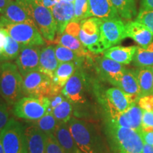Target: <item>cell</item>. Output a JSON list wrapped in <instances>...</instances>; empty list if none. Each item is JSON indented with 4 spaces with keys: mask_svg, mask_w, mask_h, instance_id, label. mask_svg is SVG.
I'll list each match as a JSON object with an SVG mask.
<instances>
[{
    "mask_svg": "<svg viewBox=\"0 0 153 153\" xmlns=\"http://www.w3.org/2000/svg\"><path fill=\"white\" fill-rule=\"evenodd\" d=\"M59 65L60 62L55 55V46L48 45L41 48L38 71L48 76L52 79Z\"/></svg>",
    "mask_w": 153,
    "mask_h": 153,
    "instance_id": "obj_20",
    "label": "cell"
},
{
    "mask_svg": "<svg viewBox=\"0 0 153 153\" xmlns=\"http://www.w3.org/2000/svg\"><path fill=\"white\" fill-rule=\"evenodd\" d=\"M55 48V55L60 63L62 62H74L78 66H82L85 61V57H79L74 51L70 49L62 46L56 45Z\"/></svg>",
    "mask_w": 153,
    "mask_h": 153,
    "instance_id": "obj_29",
    "label": "cell"
},
{
    "mask_svg": "<svg viewBox=\"0 0 153 153\" xmlns=\"http://www.w3.org/2000/svg\"><path fill=\"white\" fill-rule=\"evenodd\" d=\"M120 18L131 20L137 15L136 4L134 0H111Z\"/></svg>",
    "mask_w": 153,
    "mask_h": 153,
    "instance_id": "obj_28",
    "label": "cell"
},
{
    "mask_svg": "<svg viewBox=\"0 0 153 153\" xmlns=\"http://www.w3.org/2000/svg\"><path fill=\"white\" fill-rule=\"evenodd\" d=\"M133 61L138 68L153 67V41L146 47L137 46Z\"/></svg>",
    "mask_w": 153,
    "mask_h": 153,
    "instance_id": "obj_27",
    "label": "cell"
},
{
    "mask_svg": "<svg viewBox=\"0 0 153 153\" xmlns=\"http://www.w3.org/2000/svg\"><path fill=\"white\" fill-rule=\"evenodd\" d=\"M15 1L28 11L44 39L53 43L55 39L57 28L51 9L33 0Z\"/></svg>",
    "mask_w": 153,
    "mask_h": 153,
    "instance_id": "obj_3",
    "label": "cell"
},
{
    "mask_svg": "<svg viewBox=\"0 0 153 153\" xmlns=\"http://www.w3.org/2000/svg\"><path fill=\"white\" fill-rule=\"evenodd\" d=\"M137 46H113L104 52V56L119 62L128 65L133 60Z\"/></svg>",
    "mask_w": 153,
    "mask_h": 153,
    "instance_id": "obj_23",
    "label": "cell"
},
{
    "mask_svg": "<svg viewBox=\"0 0 153 153\" xmlns=\"http://www.w3.org/2000/svg\"><path fill=\"white\" fill-rule=\"evenodd\" d=\"M51 79L39 71L32 72L24 76L22 84L23 95L39 98L51 96Z\"/></svg>",
    "mask_w": 153,
    "mask_h": 153,
    "instance_id": "obj_9",
    "label": "cell"
},
{
    "mask_svg": "<svg viewBox=\"0 0 153 153\" xmlns=\"http://www.w3.org/2000/svg\"><path fill=\"white\" fill-rule=\"evenodd\" d=\"M50 104L51 99L47 97H22L14 105L13 113L19 118L35 121L46 114Z\"/></svg>",
    "mask_w": 153,
    "mask_h": 153,
    "instance_id": "obj_7",
    "label": "cell"
},
{
    "mask_svg": "<svg viewBox=\"0 0 153 153\" xmlns=\"http://www.w3.org/2000/svg\"><path fill=\"white\" fill-rule=\"evenodd\" d=\"M74 8V15L72 22L80 24L82 20L89 18V0H75Z\"/></svg>",
    "mask_w": 153,
    "mask_h": 153,
    "instance_id": "obj_34",
    "label": "cell"
},
{
    "mask_svg": "<svg viewBox=\"0 0 153 153\" xmlns=\"http://www.w3.org/2000/svg\"><path fill=\"white\" fill-rule=\"evenodd\" d=\"M115 86L119 88L124 92L131 95L137 96L140 98L141 97L140 88L135 71L126 69Z\"/></svg>",
    "mask_w": 153,
    "mask_h": 153,
    "instance_id": "obj_24",
    "label": "cell"
},
{
    "mask_svg": "<svg viewBox=\"0 0 153 153\" xmlns=\"http://www.w3.org/2000/svg\"><path fill=\"white\" fill-rule=\"evenodd\" d=\"M28 153H45L46 134L36 126H28L25 128Z\"/></svg>",
    "mask_w": 153,
    "mask_h": 153,
    "instance_id": "obj_17",
    "label": "cell"
},
{
    "mask_svg": "<svg viewBox=\"0 0 153 153\" xmlns=\"http://www.w3.org/2000/svg\"><path fill=\"white\" fill-rule=\"evenodd\" d=\"M135 21L145 25L153 33V9H140Z\"/></svg>",
    "mask_w": 153,
    "mask_h": 153,
    "instance_id": "obj_35",
    "label": "cell"
},
{
    "mask_svg": "<svg viewBox=\"0 0 153 153\" xmlns=\"http://www.w3.org/2000/svg\"><path fill=\"white\" fill-rule=\"evenodd\" d=\"M46 139L45 153H63L54 134H48Z\"/></svg>",
    "mask_w": 153,
    "mask_h": 153,
    "instance_id": "obj_36",
    "label": "cell"
},
{
    "mask_svg": "<svg viewBox=\"0 0 153 153\" xmlns=\"http://www.w3.org/2000/svg\"><path fill=\"white\" fill-rule=\"evenodd\" d=\"M142 131H153V111L143 110Z\"/></svg>",
    "mask_w": 153,
    "mask_h": 153,
    "instance_id": "obj_37",
    "label": "cell"
},
{
    "mask_svg": "<svg viewBox=\"0 0 153 153\" xmlns=\"http://www.w3.org/2000/svg\"><path fill=\"white\" fill-rule=\"evenodd\" d=\"M61 1H67V2H71V3H73V1L74 2V1H75V0H61Z\"/></svg>",
    "mask_w": 153,
    "mask_h": 153,
    "instance_id": "obj_50",
    "label": "cell"
},
{
    "mask_svg": "<svg viewBox=\"0 0 153 153\" xmlns=\"http://www.w3.org/2000/svg\"><path fill=\"white\" fill-rule=\"evenodd\" d=\"M23 79L16 65L0 61V95L9 106L22 98Z\"/></svg>",
    "mask_w": 153,
    "mask_h": 153,
    "instance_id": "obj_2",
    "label": "cell"
},
{
    "mask_svg": "<svg viewBox=\"0 0 153 153\" xmlns=\"http://www.w3.org/2000/svg\"><path fill=\"white\" fill-rule=\"evenodd\" d=\"M21 51V44L13 39L10 36H7V41L2 53L4 61L15 60L18 57Z\"/></svg>",
    "mask_w": 153,
    "mask_h": 153,
    "instance_id": "obj_32",
    "label": "cell"
},
{
    "mask_svg": "<svg viewBox=\"0 0 153 153\" xmlns=\"http://www.w3.org/2000/svg\"><path fill=\"white\" fill-rule=\"evenodd\" d=\"M137 105L143 110L153 111V94H152L141 97L138 99Z\"/></svg>",
    "mask_w": 153,
    "mask_h": 153,
    "instance_id": "obj_38",
    "label": "cell"
},
{
    "mask_svg": "<svg viewBox=\"0 0 153 153\" xmlns=\"http://www.w3.org/2000/svg\"><path fill=\"white\" fill-rule=\"evenodd\" d=\"M65 31V33L78 38L80 31V24L77 22H70L66 26Z\"/></svg>",
    "mask_w": 153,
    "mask_h": 153,
    "instance_id": "obj_40",
    "label": "cell"
},
{
    "mask_svg": "<svg viewBox=\"0 0 153 153\" xmlns=\"http://www.w3.org/2000/svg\"><path fill=\"white\" fill-rule=\"evenodd\" d=\"M52 98L50 99H51V104H50L49 108L48 109L47 111L51 112V111L54 109L55 107L58 106L59 104H61L63 101L65 100L66 98L64 97V96L62 94H57L56 96H53V97H51Z\"/></svg>",
    "mask_w": 153,
    "mask_h": 153,
    "instance_id": "obj_41",
    "label": "cell"
},
{
    "mask_svg": "<svg viewBox=\"0 0 153 153\" xmlns=\"http://www.w3.org/2000/svg\"><path fill=\"white\" fill-rule=\"evenodd\" d=\"M0 61H4V55L2 53V51L0 50Z\"/></svg>",
    "mask_w": 153,
    "mask_h": 153,
    "instance_id": "obj_48",
    "label": "cell"
},
{
    "mask_svg": "<svg viewBox=\"0 0 153 153\" xmlns=\"http://www.w3.org/2000/svg\"><path fill=\"white\" fill-rule=\"evenodd\" d=\"M11 0H0V14H4L9 1Z\"/></svg>",
    "mask_w": 153,
    "mask_h": 153,
    "instance_id": "obj_46",
    "label": "cell"
},
{
    "mask_svg": "<svg viewBox=\"0 0 153 153\" xmlns=\"http://www.w3.org/2000/svg\"><path fill=\"white\" fill-rule=\"evenodd\" d=\"M9 111L6 104L0 101V133L9 122Z\"/></svg>",
    "mask_w": 153,
    "mask_h": 153,
    "instance_id": "obj_39",
    "label": "cell"
},
{
    "mask_svg": "<svg viewBox=\"0 0 153 153\" xmlns=\"http://www.w3.org/2000/svg\"><path fill=\"white\" fill-rule=\"evenodd\" d=\"M143 141L146 144L153 146V131H140Z\"/></svg>",
    "mask_w": 153,
    "mask_h": 153,
    "instance_id": "obj_42",
    "label": "cell"
},
{
    "mask_svg": "<svg viewBox=\"0 0 153 153\" xmlns=\"http://www.w3.org/2000/svg\"><path fill=\"white\" fill-rule=\"evenodd\" d=\"M0 27L4 28L13 39L23 45L42 46L45 42L43 36L33 25L22 23H10L4 16H0Z\"/></svg>",
    "mask_w": 153,
    "mask_h": 153,
    "instance_id": "obj_4",
    "label": "cell"
},
{
    "mask_svg": "<svg viewBox=\"0 0 153 153\" xmlns=\"http://www.w3.org/2000/svg\"><path fill=\"white\" fill-rule=\"evenodd\" d=\"M51 10L56 24V34L59 36L64 33L66 26L74 18V4L60 0Z\"/></svg>",
    "mask_w": 153,
    "mask_h": 153,
    "instance_id": "obj_14",
    "label": "cell"
},
{
    "mask_svg": "<svg viewBox=\"0 0 153 153\" xmlns=\"http://www.w3.org/2000/svg\"><path fill=\"white\" fill-rule=\"evenodd\" d=\"M152 72H153V67H152Z\"/></svg>",
    "mask_w": 153,
    "mask_h": 153,
    "instance_id": "obj_53",
    "label": "cell"
},
{
    "mask_svg": "<svg viewBox=\"0 0 153 153\" xmlns=\"http://www.w3.org/2000/svg\"><path fill=\"white\" fill-rule=\"evenodd\" d=\"M140 97L131 95L122 91L118 87H111L105 92L106 108L108 115L122 114L133 105L137 104Z\"/></svg>",
    "mask_w": 153,
    "mask_h": 153,
    "instance_id": "obj_10",
    "label": "cell"
},
{
    "mask_svg": "<svg viewBox=\"0 0 153 153\" xmlns=\"http://www.w3.org/2000/svg\"><path fill=\"white\" fill-rule=\"evenodd\" d=\"M97 62L99 73L114 86L126 70L123 65L104 56L98 57Z\"/></svg>",
    "mask_w": 153,
    "mask_h": 153,
    "instance_id": "obj_15",
    "label": "cell"
},
{
    "mask_svg": "<svg viewBox=\"0 0 153 153\" xmlns=\"http://www.w3.org/2000/svg\"><path fill=\"white\" fill-rule=\"evenodd\" d=\"M8 32L4 28L0 27V50L3 51L7 41V36H8Z\"/></svg>",
    "mask_w": 153,
    "mask_h": 153,
    "instance_id": "obj_43",
    "label": "cell"
},
{
    "mask_svg": "<svg viewBox=\"0 0 153 153\" xmlns=\"http://www.w3.org/2000/svg\"><path fill=\"white\" fill-rule=\"evenodd\" d=\"M142 153H153V146L145 143Z\"/></svg>",
    "mask_w": 153,
    "mask_h": 153,
    "instance_id": "obj_47",
    "label": "cell"
},
{
    "mask_svg": "<svg viewBox=\"0 0 153 153\" xmlns=\"http://www.w3.org/2000/svg\"><path fill=\"white\" fill-rule=\"evenodd\" d=\"M33 1H36V2H38V3H41L42 0H33Z\"/></svg>",
    "mask_w": 153,
    "mask_h": 153,
    "instance_id": "obj_52",
    "label": "cell"
},
{
    "mask_svg": "<svg viewBox=\"0 0 153 153\" xmlns=\"http://www.w3.org/2000/svg\"><path fill=\"white\" fill-rule=\"evenodd\" d=\"M59 1L60 0H42L40 4H41L44 7L51 9L55 5H56L59 2Z\"/></svg>",
    "mask_w": 153,
    "mask_h": 153,
    "instance_id": "obj_44",
    "label": "cell"
},
{
    "mask_svg": "<svg viewBox=\"0 0 153 153\" xmlns=\"http://www.w3.org/2000/svg\"><path fill=\"white\" fill-rule=\"evenodd\" d=\"M0 153H4V151L2 145H1V140H0Z\"/></svg>",
    "mask_w": 153,
    "mask_h": 153,
    "instance_id": "obj_49",
    "label": "cell"
},
{
    "mask_svg": "<svg viewBox=\"0 0 153 153\" xmlns=\"http://www.w3.org/2000/svg\"><path fill=\"white\" fill-rule=\"evenodd\" d=\"M126 38H131L141 47H146L153 41V33L137 21L126 24Z\"/></svg>",
    "mask_w": 153,
    "mask_h": 153,
    "instance_id": "obj_18",
    "label": "cell"
},
{
    "mask_svg": "<svg viewBox=\"0 0 153 153\" xmlns=\"http://www.w3.org/2000/svg\"><path fill=\"white\" fill-rule=\"evenodd\" d=\"M73 106L70 101L65 99L61 104L51 111L58 123H68L72 118Z\"/></svg>",
    "mask_w": 153,
    "mask_h": 153,
    "instance_id": "obj_30",
    "label": "cell"
},
{
    "mask_svg": "<svg viewBox=\"0 0 153 153\" xmlns=\"http://www.w3.org/2000/svg\"><path fill=\"white\" fill-rule=\"evenodd\" d=\"M68 126L78 148L82 152L106 153L103 140L93 124L72 118Z\"/></svg>",
    "mask_w": 153,
    "mask_h": 153,
    "instance_id": "obj_1",
    "label": "cell"
},
{
    "mask_svg": "<svg viewBox=\"0 0 153 153\" xmlns=\"http://www.w3.org/2000/svg\"><path fill=\"white\" fill-rule=\"evenodd\" d=\"M135 72L140 88L141 97L152 94L153 72L152 67L139 68Z\"/></svg>",
    "mask_w": 153,
    "mask_h": 153,
    "instance_id": "obj_26",
    "label": "cell"
},
{
    "mask_svg": "<svg viewBox=\"0 0 153 153\" xmlns=\"http://www.w3.org/2000/svg\"><path fill=\"white\" fill-rule=\"evenodd\" d=\"M53 43H56L58 45L70 49L79 57H86L89 55L88 50L84 46L79 38L74 37L65 32L57 36V39L55 40Z\"/></svg>",
    "mask_w": 153,
    "mask_h": 153,
    "instance_id": "obj_25",
    "label": "cell"
},
{
    "mask_svg": "<svg viewBox=\"0 0 153 153\" xmlns=\"http://www.w3.org/2000/svg\"><path fill=\"white\" fill-rule=\"evenodd\" d=\"M0 140L4 153H28L25 128L14 118L0 133Z\"/></svg>",
    "mask_w": 153,
    "mask_h": 153,
    "instance_id": "obj_6",
    "label": "cell"
},
{
    "mask_svg": "<svg viewBox=\"0 0 153 153\" xmlns=\"http://www.w3.org/2000/svg\"><path fill=\"white\" fill-rule=\"evenodd\" d=\"M87 78L82 66L77 67L62 90V94L74 106H83L87 102Z\"/></svg>",
    "mask_w": 153,
    "mask_h": 153,
    "instance_id": "obj_8",
    "label": "cell"
},
{
    "mask_svg": "<svg viewBox=\"0 0 153 153\" xmlns=\"http://www.w3.org/2000/svg\"><path fill=\"white\" fill-rule=\"evenodd\" d=\"M53 134L63 153H75L79 149L69 129L68 123H58Z\"/></svg>",
    "mask_w": 153,
    "mask_h": 153,
    "instance_id": "obj_21",
    "label": "cell"
},
{
    "mask_svg": "<svg viewBox=\"0 0 153 153\" xmlns=\"http://www.w3.org/2000/svg\"><path fill=\"white\" fill-rule=\"evenodd\" d=\"M141 9H153V0H142Z\"/></svg>",
    "mask_w": 153,
    "mask_h": 153,
    "instance_id": "obj_45",
    "label": "cell"
},
{
    "mask_svg": "<svg viewBox=\"0 0 153 153\" xmlns=\"http://www.w3.org/2000/svg\"><path fill=\"white\" fill-rule=\"evenodd\" d=\"M143 114V110L135 104L122 114L110 116V123L140 132L142 131Z\"/></svg>",
    "mask_w": 153,
    "mask_h": 153,
    "instance_id": "obj_13",
    "label": "cell"
},
{
    "mask_svg": "<svg viewBox=\"0 0 153 153\" xmlns=\"http://www.w3.org/2000/svg\"><path fill=\"white\" fill-rule=\"evenodd\" d=\"M101 19L96 17H91L82 20L80 22V29L89 36H94L100 33Z\"/></svg>",
    "mask_w": 153,
    "mask_h": 153,
    "instance_id": "obj_33",
    "label": "cell"
},
{
    "mask_svg": "<svg viewBox=\"0 0 153 153\" xmlns=\"http://www.w3.org/2000/svg\"><path fill=\"white\" fill-rule=\"evenodd\" d=\"M108 131L120 152L142 153L145 143L140 131L120 127L110 122L108 125Z\"/></svg>",
    "mask_w": 153,
    "mask_h": 153,
    "instance_id": "obj_5",
    "label": "cell"
},
{
    "mask_svg": "<svg viewBox=\"0 0 153 153\" xmlns=\"http://www.w3.org/2000/svg\"><path fill=\"white\" fill-rule=\"evenodd\" d=\"M3 16L10 23H14V24L26 23L36 26L28 11L16 1L11 0L9 1Z\"/></svg>",
    "mask_w": 153,
    "mask_h": 153,
    "instance_id": "obj_22",
    "label": "cell"
},
{
    "mask_svg": "<svg viewBox=\"0 0 153 153\" xmlns=\"http://www.w3.org/2000/svg\"><path fill=\"white\" fill-rule=\"evenodd\" d=\"M75 153H84V152H82L81 150H79V149H78V150L76 151V152H75Z\"/></svg>",
    "mask_w": 153,
    "mask_h": 153,
    "instance_id": "obj_51",
    "label": "cell"
},
{
    "mask_svg": "<svg viewBox=\"0 0 153 153\" xmlns=\"http://www.w3.org/2000/svg\"><path fill=\"white\" fill-rule=\"evenodd\" d=\"M41 48L38 45H21V51L16 59V65L23 77L32 72L38 71Z\"/></svg>",
    "mask_w": 153,
    "mask_h": 153,
    "instance_id": "obj_12",
    "label": "cell"
},
{
    "mask_svg": "<svg viewBox=\"0 0 153 153\" xmlns=\"http://www.w3.org/2000/svg\"><path fill=\"white\" fill-rule=\"evenodd\" d=\"M126 38V24L121 19H101L100 40L105 51Z\"/></svg>",
    "mask_w": 153,
    "mask_h": 153,
    "instance_id": "obj_11",
    "label": "cell"
},
{
    "mask_svg": "<svg viewBox=\"0 0 153 153\" xmlns=\"http://www.w3.org/2000/svg\"><path fill=\"white\" fill-rule=\"evenodd\" d=\"M120 153H124V152H120Z\"/></svg>",
    "mask_w": 153,
    "mask_h": 153,
    "instance_id": "obj_54",
    "label": "cell"
},
{
    "mask_svg": "<svg viewBox=\"0 0 153 153\" xmlns=\"http://www.w3.org/2000/svg\"><path fill=\"white\" fill-rule=\"evenodd\" d=\"M100 19L120 18L111 0H89V18Z\"/></svg>",
    "mask_w": 153,
    "mask_h": 153,
    "instance_id": "obj_19",
    "label": "cell"
},
{
    "mask_svg": "<svg viewBox=\"0 0 153 153\" xmlns=\"http://www.w3.org/2000/svg\"><path fill=\"white\" fill-rule=\"evenodd\" d=\"M77 67L79 66L74 62L60 63L53 79H51V90L50 97L60 94V93L62 92L65 85L75 72Z\"/></svg>",
    "mask_w": 153,
    "mask_h": 153,
    "instance_id": "obj_16",
    "label": "cell"
},
{
    "mask_svg": "<svg viewBox=\"0 0 153 153\" xmlns=\"http://www.w3.org/2000/svg\"><path fill=\"white\" fill-rule=\"evenodd\" d=\"M33 125L36 126L38 128H39L41 131L46 135L48 134H53L56 129L58 121L54 117L51 112L47 111L43 117L39 120H35Z\"/></svg>",
    "mask_w": 153,
    "mask_h": 153,
    "instance_id": "obj_31",
    "label": "cell"
}]
</instances>
